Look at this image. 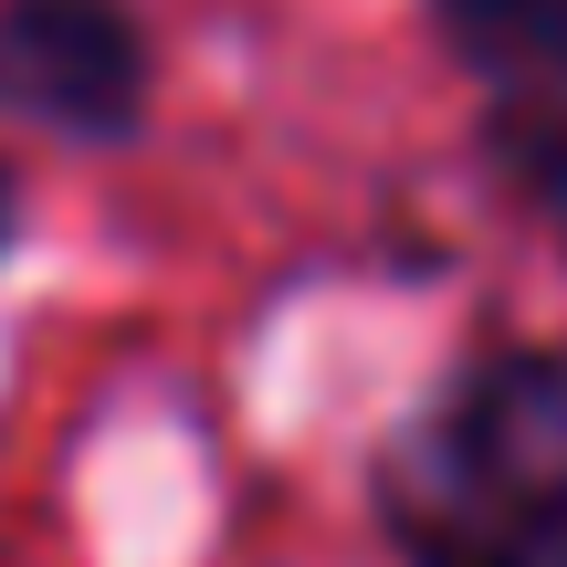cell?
Segmentation results:
<instances>
[{
    "label": "cell",
    "instance_id": "cell-1",
    "mask_svg": "<svg viewBox=\"0 0 567 567\" xmlns=\"http://www.w3.org/2000/svg\"><path fill=\"white\" fill-rule=\"evenodd\" d=\"M379 526L410 567H567L557 347H484L389 431Z\"/></svg>",
    "mask_w": 567,
    "mask_h": 567
},
{
    "label": "cell",
    "instance_id": "cell-2",
    "mask_svg": "<svg viewBox=\"0 0 567 567\" xmlns=\"http://www.w3.org/2000/svg\"><path fill=\"white\" fill-rule=\"evenodd\" d=\"M0 105L74 147L147 126V32L126 0H0Z\"/></svg>",
    "mask_w": 567,
    "mask_h": 567
},
{
    "label": "cell",
    "instance_id": "cell-3",
    "mask_svg": "<svg viewBox=\"0 0 567 567\" xmlns=\"http://www.w3.org/2000/svg\"><path fill=\"white\" fill-rule=\"evenodd\" d=\"M431 32H442L494 95L567 105V0H431Z\"/></svg>",
    "mask_w": 567,
    "mask_h": 567
},
{
    "label": "cell",
    "instance_id": "cell-4",
    "mask_svg": "<svg viewBox=\"0 0 567 567\" xmlns=\"http://www.w3.org/2000/svg\"><path fill=\"white\" fill-rule=\"evenodd\" d=\"M484 158H494V189L526 210L536 231L567 243V105H536V95H494L484 116Z\"/></svg>",
    "mask_w": 567,
    "mask_h": 567
},
{
    "label": "cell",
    "instance_id": "cell-5",
    "mask_svg": "<svg viewBox=\"0 0 567 567\" xmlns=\"http://www.w3.org/2000/svg\"><path fill=\"white\" fill-rule=\"evenodd\" d=\"M11 221H21V200H11V179H0V243H11Z\"/></svg>",
    "mask_w": 567,
    "mask_h": 567
}]
</instances>
